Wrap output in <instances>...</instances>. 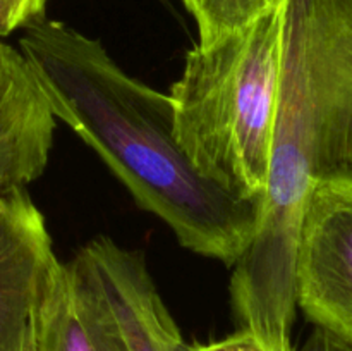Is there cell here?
I'll use <instances>...</instances> for the list:
<instances>
[{
	"mask_svg": "<svg viewBox=\"0 0 352 351\" xmlns=\"http://www.w3.org/2000/svg\"><path fill=\"white\" fill-rule=\"evenodd\" d=\"M54 131L55 116L26 58L0 40V195L40 178Z\"/></svg>",
	"mask_w": 352,
	"mask_h": 351,
	"instance_id": "6",
	"label": "cell"
},
{
	"mask_svg": "<svg viewBox=\"0 0 352 351\" xmlns=\"http://www.w3.org/2000/svg\"><path fill=\"white\" fill-rule=\"evenodd\" d=\"M299 351H352V343L329 330L315 327L311 336L299 348Z\"/></svg>",
	"mask_w": 352,
	"mask_h": 351,
	"instance_id": "10",
	"label": "cell"
},
{
	"mask_svg": "<svg viewBox=\"0 0 352 351\" xmlns=\"http://www.w3.org/2000/svg\"><path fill=\"white\" fill-rule=\"evenodd\" d=\"M296 305L306 319L352 343V181L316 182L299 219Z\"/></svg>",
	"mask_w": 352,
	"mask_h": 351,
	"instance_id": "4",
	"label": "cell"
},
{
	"mask_svg": "<svg viewBox=\"0 0 352 351\" xmlns=\"http://www.w3.org/2000/svg\"><path fill=\"white\" fill-rule=\"evenodd\" d=\"M10 2L14 3V7H16V10L19 12V16L23 17L24 26H26L28 23H31V21L45 16L47 0H10Z\"/></svg>",
	"mask_w": 352,
	"mask_h": 351,
	"instance_id": "12",
	"label": "cell"
},
{
	"mask_svg": "<svg viewBox=\"0 0 352 351\" xmlns=\"http://www.w3.org/2000/svg\"><path fill=\"white\" fill-rule=\"evenodd\" d=\"M21 30L19 52L52 114L182 246L234 267L256 234L263 203L237 198L195 167L175 134L170 96L134 79L98 40L67 24L43 16Z\"/></svg>",
	"mask_w": 352,
	"mask_h": 351,
	"instance_id": "1",
	"label": "cell"
},
{
	"mask_svg": "<svg viewBox=\"0 0 352 351\" xmlns=\"http://www.w3.org/2000/svg\"><path fill=\"white\" fill-rule=\"evenodd\" d=\"M280 2L282 0H182L198 26L199 48H208L230 34L246 30Z\"/></svg>",
	"mask_w": 352,
	"mask_h": 351,
	"instance_id": "8",
	"label": "cell"
},
{
	"mask_svg": "<svg viewBox=\"0 0 352 351\" xmlns=\"http://www.w3.org/2000/svg\"><path fill=\"white\" fill-rule=\"evenodd\" d=\"M67 267L102 303L126 351H182L181 330L162 301L143 255L98 237L82 246Z\"/></svg>",
	"mask_w": 352,
	"mask_h": 351,
	"instance_id": "5",
	"label": "cell"
},
{
	"mask_svg": "<svg viewBox=\"0 0 352 351\" xmlns=\"http://www.w3.org/2000/svg\"><path fill=\"white\" fill-rule=\"evenodd\" d=\"M352 181V0H285L282 72L261 219L234 264L239 327L294 351V253L316 182Z\"/></svg>",
	"mask_w": 352,
	"mask_h": 351,
	"instance_id": "2",
	"label": "cell"
},
{
	"mask_svg": "<svg viewBox=\"0 0 352 351\" xmlns=\"http://www.w3.org/2000/svg\"><path fill=\"white\" fill-rule=\"evenodd\" d=\"M285 0L246 30L186 55L170 89L175 134L199 172L263 203L282 72Z\"/></svg>",
	"mask_w": 352,
	"mask_h": 351,
	"instance_id": "3",
	"label": "cell"
},
{
	"mask_svg": "<svg viewBox=\"0 0 352 351\" xmlns=\"http://www.w3.org/2000/svg\"><path fill=\"white\" fill-rule=\"evenodd\" d=\"M36 351H126L102 303L57 262L33 312Z\"/></svg>",
	"mask_w": 352,
	"mask_h": 351,
	"instance_id": "7",
	"label": "cell"
},
{
	"mask_svg": "<svg viewBox=\"0 0 352 351\" xmlns=\"http://www.w3.org/2000/svg\"><path fill=\"white\" fill-rule=\"evenodd\" d=\"M23 26L24 21L14 7V3L10 0H0V38L7 36V34Z\"/></svg>",
	"mask_w": 352,
	"mask_h": 351,
	"instance_id": "11",
	"label": "cell"
},
{
	"mask_svg": "<svg viewBox=\"0 0 352 351\" xmlns=\"http://www.w3.org/2000/svg\"><path fill=\"white\" fill-rule=\"evenodd\" d=\"M182 351H274L250 330L239 329L236 334L213 343L184 344Z\"/></svg>",
	"mask_w": 352,
	"mask_h": 351,
	"instance_id": "9",
	"label": "cell"
},
{
	"mask_svg": "<svg viewBox=\"0 0 352 351\" xmlns=\"http://www.w3.org/2000/svg\"><path fill=\"white\" fill-rule=\"evenodd\" d=\"M17 351H36V350H34V339H33V320H31L30 330H28L26 337H24L23 344H21L19 350H17Z\"/></svg>",
	"mask_w": 352,
	"mask_h": 351,
	"instance_id": "13",
	"label": "cell"
}]
</instances>
